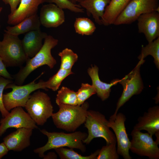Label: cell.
I'll return each instance as SVG.
<instances>
[{"label":"cell","mask_w":159,"mask_h":159,"mask_svg":"<svg viewBox=\"0 0 159 159\" xmlns=\"http://www.w3.org/2000/svg\"><path fill=\"white\" fill-rule=\"evenodd\" d=\"M0 123V137L10 128H38L35 122L21 107L13 109L11 112L1 120Z\"/></svg>","instance_id":"7c38bea8"},{"label":"cell","mask_w":159,"mask_h":159,"mask_svg":"<svg viewBox=\"0 0 159 159\" xmlns=\"http://www.w3.org/2000/svg\"><path fill=\"white\" fill-rule=\"evenodd\" d=\"M21 0H2L5 4H8L10 8L11 13L10 14H13L16 10Z\"/></svg>","instance_id":"836d02e7"},{"label":"cell","mask_w":159,"mask_h":159,"mask_svg":"<svg viewBox=\"0 0 159 159\" xmlns=\"http://www.w3.org/2000/svg\"><path fill=\"white\" fill-rule=\"evenodd\" d=\"M56 102L58 106L61 105H78L76 92L63 86L58 92Z\"/></svg>","instance_id":"603a6c76"},{"label":"cell","mask_w":159,"mask_h":159,"mask_svg":"<svg viewBox=\"0 0 159 159\" xmlns=\"http://www.w3.org/2000/svg\"></svg>","instance_id":"f35d334b"},{"label":"cell","mask_w":159,"mask_h":159,"mask_svg":"<svg viewBox=\"0 0 159 159\" xmlns=\"http://www.w3.org/2000/svg\"><path fill=\"white\" fill-rule=\"evenodd\" d=\"M73 74L71 70H67L60 68L56 74L50 77L47 81H44L45 88L57 91L59 88L62 82L67 76Z\"/></svg>","instance_id":"4316f807"},{"label":"cell","mask_w":159,"mask_h":159,"mask_svg":"<svg viewBox=\"0 0 159 159\" xmlns=\"http://www.w3.org/2000/svg\"><path fill=\"white\" fill-rule=\"evenodd\" d=\"M47 35L40 29L26 33L21 40L23 49L28 58H32L40 51L43 46L42 40Z\"/></svg>","instance_id":"ac0fdd59"},{"label":"cell","mask_w":159,"mask_h":159,"mask_svg":"<svg viewBox=\"0 0 159 159\" xmlns=\"http://www.w3.org/2000/svg\"><path fill=\"white\" fill-rule=\"evenodd\" d=\"M138 122L133 129L140 131L145 130L152 136L159 135V106L149 108L147 112L138 119Z\"/></svg>","instance_id":"2e32d148"},{"label":"cell","mask_w":159,"mask_h":159,"mask_svg":"<svg viewBox=\"0 0 159 159\" xmlns=\"http://www.w3.org/2000/svg\"><path fill=\"white\" fill-rule=\"evenodd\" d=\"M111 0H84L79 4L85 8L88 16L91 15L95 21L99 25H102L101 20L107 6Z\"/></svg>","instance_id":"44dd1931"},{"label":"cell","mask_w":159,"mask_h":159,"mask_svg":"<svg viewBox=\"0 0 159 159\" xmlns=\"http://www.w3.org/2000/svg\"><path fill=\"white\" fill-rule=\"evenodd\" d=\"M145 62L140 60L135 67L128 74L120 80L118 83L123 87V91L117 104L114 114L115 116L119 109L134 95H138L142 91L144 86L140 73V68Z\"/></svg>","instance_id":"9c48e42d"},{"label":"cell","mask_w":159,"mask_h":159,"mask_svg":"<svg viewBox=\"0 0 159 159\" xmlns=\"http://www.w3.org/2000/svg\"><path fill=\"white\" fill-rule=\"evenodd\" d=\"M11 80L0 76V112L3 118L9 113L5 108L3 101V92L5 87L8 84L12 83Z\"/></svg>","instance_id":"1f68e13d"},{"label":"cell","mask_w":159,"mask_h":159,"mask_svg":"<svg viewBox=\"0 0 159 159\" xmlns=\"http://www.w3.org/2000/svg\"><path fill=\"white\" fill-rule=\"evenodd\" d=\"M41 24L47 28L57 27L65 21L63 9L55 4L50 3L41 7L39 16Z\"/></svg>","instance_id":"9a60e30c"},{"label":"cell","mask_w":159,"mask_h":159,"mask_svg":"<svg viewBox=\"0 0 159 159\" xmlns=\"http://www.w3.org/2000/svg\"><path fill=\"white\" fill-rule=\"evenodd\" d=\"M57 158L56 154L54 152H49L47 155H44L43 157L44 159H57Z\"/></svg>","instance_id":"d590c367"},{"label":"cell","mask_w":159,"mask_h":159,"mask_svg":"<svg viewBox=\"0 0 159 159\" xmlns=\"http://www.w3.org/2000/svg\"><path fill=\"white\" fill-rule=\"evenodd\" d=\"M148 55L154 59V62L156 67L159 68V37L148 43L145 47H142L141 53L138 58L139 60H144Z\"/></svg>","instance_id":"cb8c5ba5"},{"label":"cell","mask_w":159,"mask_h":159,"mask_svg":"<svg viewBox=\"0 0 159 159\" xmlns=\"http://www.w3.org/2000/svg\"><path fill=\"white\" fill-rule=\"evenodd\" d=\"M131 0H111L101 19L102 25L113 24L115 21Z\"/></svg>","instance_id":"7402d4cb"},{"label":"cell","mask_w":159,"mask_h":159,"mask_svg":"<svg viewBox=\"0 0 159 159\" xmlns=\"http://www.w3.org/2000/svg\"><path fill=\"white\" fill-rule=\"evenodd\" d=\"M41 24L39 16L37 14L27 18L13 26H7L6 32L12 35L18 36L31 31L40 29Z\"/></svg>","instance_id":"ffe728a7"},{"label":"cell","mask_w":159,"mask_h":159,"mask_svg":"<svg viewBox=\"0 0 159 159\" xmlns=\"http://www.w3.org/2000/svg\"><path fill=\"white\" fill-rule=\"evenodd\" d=\"M45 2L46 0H21L14 12L8 15L7 23L15 25L37 14L39 6Z\"/></svg>","instance_id":"e0dca14e"},{"label":"cell","mask_w":159,"mask_h":159,"mask_svg":"<svg viewBox=\"0 0 159 159\" xmlns=\"http://www.w3.org/2000/svg\"><path fill=\"white\" fill-rule=\"evenodd\" d=\"M9 151L4 142L0 143V159L6 155Z\"/></svg>","instance_id":"e575fe53"},{"label":"cell","mask_w":159,"mask_h":159,"mask_svg":"<svg viewBox=\"0 0 159 159\" xmlns=\"http://www.w3.org/2000/svg\"><path fill=\"white\" fill-rule=\"evenodd\" d=\"M125 115L121 112L115 116L111 115L108 120V126L115 133L117 143V151L124 159H131L129 151L130 141L128 138L125 126Z\"/></svg>","instance_id":"8fae6325"},{"label":"cell","mask_w":159,"mask_h":159,"mask_svg":"<svg viewBox=\"0 0 159 159\" xmlns=\"http://www.w3.org/2000/svg\"><path fill=\"white\" fill-rule=\"evenodd\" d=\"M25 107L32 118L39 125H43L53 113L50 98L40 90L30 95Z\"/></svg>","instance_id":"52a82bcc"},{"label":"cell","mask_w":159,"mask_h":159,"mask_svg":"<svg viewBox=\"0 0 159 159\" xmlns=\"http://www.w3.org/2000/svg\"><path fill=\"white\" fill-rule=\"evenodd\" d=\"M159 11V0H131L113 24H130L142 14Z\"/></svg>","instance_id":"ba28073f"},{"label":"cell","mask_w":159,"mask_h":159,"mask_svg":"<svg viewBox=\"0 0 159 159\" xmlns=\"http://www.w3.org/2000/svg\"><path fill=\"white\" fill-rule=\"evenodd\" d=\"M130 150L141 156H146L150 159H159L158 145L148 133L133 129L131 134Z\"/></svg>","instance_id":"30bf717a"},{"label":"cell","mask_w":159,"mask_h":159,"mask_svg":"<svg viewBox=\"0 0 159 159\" xmlns=\"http://www.w3.org/2000/svg\"><path fill=\"white\" fill-rule=\"evenodd\" d=\"M58 55L61 58L60 68L67 70H71L72 67L78 58L77 55L68 48L63 50L59 53Z\"/></svg>","instance_id":"83f0119b"},{"label":"cell","mask_w":159,"mask_h":159,"mask_svg":"<svg viewBox=\"0 0 159 159\" xmlns=\"http://www.w3.org/2000/svg\"><path fill=\"white\" fill-rule=\"evenodd\" d=\"M137 20L139 32L144 34L148 43L159 37V12L154 11L142 14Z\"/></svg>","instance_id":"4fadbf2b"},{"label":"cell","mask_w":159,"mask_h":159,"mask_svg":"<svg viewBox=\"0 0 159 159\" xmlns=\"http://www.w3.org/2000/svg\"><path fill=\"white\" fill-rule=\"evenodd\" d=\"M99 68L96 65L91 66L87 70V72L91 77L92 85L95 88L96 93L102 101L107 99L109 97L111 91V87L116 85L120 79H115L112 80L110 83L104 82L100 80L98 75Z\"/></svg>","instance_id":"d6986e66"},{"label":"cell","mask_w":159,"mask_h":159,"mask_svg":"<svg viewBox=\"0 0 159 159\" xmlns=\"http://www.w3.org/2000/svg\"><path fill=\"white\" fill-rule=\"evenodd\" d=\"M108 122L105 116L100 112L88 110L84 123L88 133L83 141L84 143L88 144L93 139L97 138H103L106 144L117 143L115 134L108 126Z\"/></svg>","instance_id":"5b68a950"},{"label":"cell","mask_w":159,"mask_h":159,"mask_svg":"<svg viewBox=\"0 0 159 159\" xmlns=\"http://www.w3.org/2000/svg\"><path fill=\"white\" fill-rule=\"evenodd\" d=\"M46 2L53 3L63 9H67L76 13L84 12V9L79 4H74L69 0H46Z\"/></svg>","instance_id":"4dcf8cb0"},{"label":"cell","mask_w":159,"mask_h":159,"mask_svg":"<svg viewBox=\"0 0 159 159\" xmlns=\"http://www.w3.org/2000/svg\"><path fill=\"white\" fill-rule=\"evenodd\" d=\"M76 93L78 105H80L91 96L96 94V91L92 85L82 83Z\"/></svg>","instance_id":"f1b7e54d"},{"label":"cell","mask_w":159,"mask_h":159,"mask_svg":"<svg viewBox=\"0 0 159 159\" xmlns=\"http://www.w3.org/2000/svg\"><path fill=\"white\" fill-rule=\"evenodd\" d=\"M61 159H97L100 149L88 156H84L75 151L73 149L64 147L54 149Z\"/></svg>","instance_id":"484cf974"},{"label":"cell","mask_w":159,"mask_h":159,"mask_svg":"<svg viewBox=\"0 0 159 159\" xmlns=\"http://www.w3.org/2000/svg\"><path fill=\"white\" fill-rule=\"evenodd\" d=\"M2 7H0V13L2 11Z\"/></svg>","instance_id":"74e56055"},{"label":"cell","mask_w":159,"mask_h":159,"mask_svg":"<svg viewBox=\"0 0 159 159\" xmlns=\"http://www.w3.org/2000/svg\"><path fill=\"white\" fill-rule=\"evenodd\" d=\"M44 39V43L40 51L32 58H28L25 66L21 68L18 72L13 76L14 84L21 85L31 72L41 66L46 65L52 69L56 64V61L52 55L51 51L58 44V40L50 35H47Z\"/></svg>","instance_id":"6da1fadb"},{"label":"cell","mask_w":159,"mask_h":159,"mask_svg":"<svg viewBox=\"0 0 159 159\" xmlns=\"http://www.w3.org/2000/svg\"><path fill=\"white\" fill-rule=\"evenodd\" d=\"M43 74L42 73L33 81L24 85H17L12 83L7 85L5 89L11 88L12 90L3 95V103L6 109L9 111L16 107H25L32 92L39 89L47 90L44 86V81L41 80L36 82Z\"/></svg>","instance_id":"277c9868"},{"label":"cell","mask_w":159,"mask_h":159,"mask_svg":"<svg viewBox=\"0 0 159 159\" xmlns=\"http://www.w3.org/2000/svg\"><path fill=\"white\" fill-rule=\"evenodd\" d=\"M72 3L74 4H76L77 3H80L84 0H69Z\"/></svg>","instance_id":"8d00e7d4"},{"label":"cell","mask_w":159,"mask_h":159,"mask_svg":"<svg viewBox=\"0 0 159 159\" xmlns=\"http://www.w3.org/2000/svg\"><path fill=\"white\" fill-rule=\"evenodd\" d=\"M59 111L53 113L52 117L56 127L69 132H74L84 123L89 104L87 102L80 105H61Z\"/></svg>","instance_id":"3957f363"},{"label":"cell","mask_w":159,"mask_h":159,"mask_svg":"<svg viewBox=\"0 0 159 159\" xmlns=\"http://www.w3.org/2000/svg\"><path fill=\"white\" fill-rule=\"evenodd\" d=\"M116 143L103 146L100 149L97 159H118L119 155L117 151Z\"/></svg>","instance_id":"f546056e"},{"label":"cell","mask_w":159,"mask_h":159,"mask_svg":"<svg viewBox=\"0 0 159 159\" xmlns=\"http://www.w3.org/2000/svg\"><path fill=\"white\" fill-rule=\"evenodd\" d=\"M6 67L0 56V76L12 80L13 78L7 71Z\"/></svg>","instance_id":"d6a6232c"},{"label":"cell","mask_w":159,"mask_h":159,"mask_svg":"<svg viewBox=\"0 0 159 159\" xmlns=\"http://www.w3.org/2000/svg\"><path fill=\"white\" fill-rule=\"evenodd\" d=\"M18 36L5 32L0 41V56L6 67L21 66L28 59Z\"/></svg>","instance_id":"8992f818"},{"label":"cell","mask_w":159,"mask_h":159,"mask_svg":"<svg viewBox=\"0 0 159 159\" xmlns=\"http://www.w3.org/2000/svg\"><path fill=\"white\" fill-rule=\"evenodd\" d=\"M76 32L82 35H90L95 32L96 27L93 22L86 17L76 18L74 24Z\"/></svg>","instance_id":"d4e9b609"},{"label":"cell","mask_w":159,"mask_h":159,"mask_svg":"<svg viewBox=\"0 0 159 159\" xmlns=\"http://www.w3.org/2000/svg\"><path fill=\"white\" fill-rule=\"evenodd\" d=\"M33 130L26 128L17 129L15 131L5 137L3 142L9 151H21L30 146Z\"/></svg>","instance_id":"5bb4252c"},{"label":"cell","mask_w":159,"mask_h":159,"mask_svg":"<svg viewBox=\"0 0 159 159\" xmlns=\"http://www.w3.org/2000/svg\"><path fill=\"white\" fill-rule=\"evenodd\" d=\"M40 132L48 138L47 143L43 146L34 150V152L39 156L43 158L44 153L48 150L60 147H67L69 148L76 149L82 152L86 150L83 141L87 138V134L80 131L69 133L63 132H49L43 129Z\"/></svg>","instance_id":"7a4b0ae2"}]
</instances>
